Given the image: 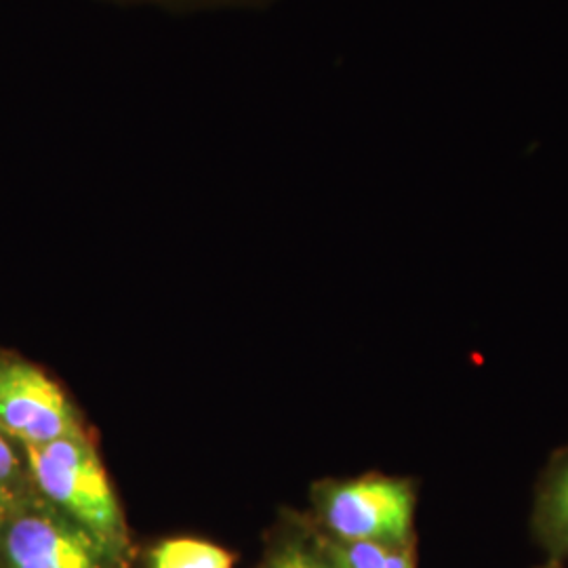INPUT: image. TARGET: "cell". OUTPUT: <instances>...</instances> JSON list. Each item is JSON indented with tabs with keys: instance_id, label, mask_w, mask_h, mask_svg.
<instances>
[{
	"instance_id": "6",
	"label": "cell",
	"mask_w": 568,
	"mask_h": 568,
	"mask_svg": "<svg viewBox=\"0 0 568 568\" xmlns=\"http://www.w3.org/2000/svg\"><path fill=\"white\" fill-rule=\"evenodd\" d=\"M328 554L339 568H417L415 544L387 546L368 541H337L323 535Z\"/></svg>"
},
{
	"instance_id": "5",
	"label": "cell",
	"mask_w": 568,
	"mask_h": 568,
	"mask_svg": "<svg viewBox=\"0 0 568 568\" xmlns=\"http://www.w3.org/2000/svg\"><path fill=\"white\" fill-rule=\"evenodd\" d=\"M532 532L551 560H568V445L549 457L537 480Z\"/></svg>"
},
{
	"instance_id": "1",
	"label": "cell",
	"mask_w": 568,
	"mask_h": 568,
	"mask_svg": "<svg viewBox=\"0 0 568 568\" xmlns=\"http://www.w3.org/2000/svg\"><path fill=\"white\" fill-rule=\"evenodd\" d=\"M23 455L28 478L44 501L84 528L108 554L124 546L116 497L95 450L82 436L23 448Z\"/></svg>"
},
{
	"instance_id": "4",
	"label": "cell",
	"mask_w": 568,
	"mask_h": 568,
	"mask_svg": "<svg viewBox=\"0 0 568 568\" xmlns=\"http://www.w3.org/2000/svg\"><path fill=\"white\" fill-rule=\"evenodd\" d=\"M0 432L21 450L82 436L60 386L20 358H0Z\"/></svg>"
},
{
	"instance_id": "7",
	"label": "cell",
	"mask_w": 568,
	"mask_h": 568,
	"mask_svg": "<svg viewBox=\"0 0 568 568\" xmlns=\"http://www.w3.org/2000/svg\"><path fill=\"white\" fill-rule=\"evenodd\" d=\"M152 568H232L225 549L199 539H169L152 551Z\"/></svg>"
},
{
	"instance_id": "3",
	"label": "cell",
	"mask_w": 568,
	"mask_h": 568,
	"mask_svg": "<svg viewBox=\"0 0 568 568\" xmlns=\"http://www.w3.org/2000/svg\"><path fill=\"white\" fill-rule=\"evenodd\" d=\"M108 551L49 501L21 493L0 527L7 568H103Z\"/></svg>"
},
{
	"instance_id": "9",
	"label": "cell",
	"mask_w": 568,
	"mask_h": 568,
	"mask_svg": "<svg viewBox=\"0 0 568 568\" xmlns=\"http://www.w3.org/2000/svg\"><path fill=\"white\" fill-rule=\"evenodd\" d=\"M124 4H152L169 11H215V9H262L272 0H114Z\"/></svg>"
},
{
	"instance_id": "8",
	"label": "cell",
	"mask_w": 568,
	"mask_h": 568,
	"mask_svg": "<svg viewBox=\"0 0 568 568\" xmlns=\"http://www.w3.org/2000/svg\"><path fill=\"white\" fill-rule=\"evenodd\" d=\"M264 568H339L328 554L323 535H297L284 539L267 556Z\"/></svg>"
},
{
	"instance_id": "10",
	"label": "cell",
	"mask_w": 568,
	"mask_h": 568,
	"mask_svg": "<svg viewBox=\"0 0 568 568\" xmlns=\"http://www.w3.org/2000/svg\"><path fill=\"white\" fill-rule=\"evenodd\" d=\"M23 476H28L26 455H21L16 443L0 432V485L21 490Z\"/></svg>"
},
{
	"instance_id": "11",
	"label": "cell",
	"mask_w": 568,
	"mask_h": 568,
	"mask_svg": "<svg viewBox=\"0 0 568 568\" xmlns=\"http://www.w3.org/2000/svg\"><path fill=\"white\" fill-rule=\"evenodd\" d=\"M23 490H16V488L2 487L0 485V527L4 523V518L9 516V511L16 506V501L20 499Z\"/></svg>"
},
{
	"instance_id": "12",
	"label": "cell",
	"mask_w": 568,
	"mask_h": 568,
	"mask_svg": "<svg viewBox=\"0 0 568 568\" xmlns=\"http://www.w3.org/2000/svg\"><path fill=\"white\" fill-rule=\"evenodd\" d=\"M537 568H562V562H558V560H551V558H549L546 565H541V567Z\"/></svg>"
},
{
	"instance_id": "2",
	"label": "cell",
	"mask_w": 568,
	"mask_h": 568,
	"mask_svg": "<svg viewBox=\"0 0 568 568\" xmlns=\"http://www.w3.org/2000/svg\"><path fill=\"white\" fill-rule=\"evenodd\" d=\"M314 506L331 539L415 544L417 488L408 478L366 474L323 483L314 490Z\"/></svg>"
}]
</instances>
